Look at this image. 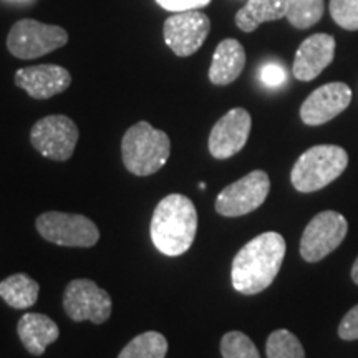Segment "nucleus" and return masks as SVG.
<instances>
[{
  "instance_id": "nucleus-9",
  "label": "nucleus",
  "mask_w": 358,
  "mask_h": 358,
  "mask_svg": "<svg viewBox=\"0 0 358 358\" xmlns=\"http://www.w3.org/2000/svg\"><path fill=\"white\" fill-rule=\"evenodd\" d=\"M348 222L337 211L317 214L303 229L301 239V256L307 262H319L334 252L343 243Z\"/></svg>"
},
{
  "instance_id": "nucleus-3",
  "label": "nucleus",
  "mask_w": 358,
  "mask_h": 358,
  "mask_svg": "<svg viewBox=\"0 0 358 358\" xmlns=\"http://www.w3.org/2000/svg\"><path fill=\"white\" fill-rule=\"evenodd\" d=\"M171 155V141L161 129L148 122L133 124L124 133L122 141V158L124 168L134 176H151L168 163Z\"/></svg>"
},
{
  "instance_id": "nucleus-14",
  "label": "nucleus",
  "mask_w": 358,
  "mask_h": 358,
  "mask_svg": "<svg viewBox=\"0 0 358 358\" xmlns=\"http://www.w3.org/2000/svg\"><path fill=\"white\" fill-rule=\"evenodd\" d=\"M70 83V71L60 65L27 66L15 73L17 87L25 90L35 100H48L58 93H64Z\"/></svg>"
},
{
  "instance_id": "nucleus-19",
  "label": "nucleus",
  "mask_w": 358,
  "mask_h": 358,
  "mask_svg": "<svg viewBox=\"0 0 358 358\" xmlns=\"http://www.w3.org/2000/svg\"><path fill=\"white\" fill-rule=\"evenodd\" d=\"M38 282L27 274H13L0 282V297L12 308H30L38 301Z\"/></svg>"
},
{
  "instance_id": "nucleus-1",
  "label": "nucleus",
  "mask_w": 358,
  "mask_h": 358,
  "mask_svg": "<svg viewBox=\"0 0 358 358\" xmlns=\"http://www.w3.org/2000/svg\"><path fill=\"white\" fill-rule=\"evenodd\" d=\"M285 256V239L279 232H264L249 241L232 261V287L239 294L256 295L279 274Z\"/></svg>"
},
{
  "instance_id": "nucleus-12",
  "label": "nucleus",
  "mask_w": 358,
  "mask_h": 358,
  "mask_svg": "<svg viewBox=\"0 0 358 358\" xmlns=\"http://www.w3.org/2000/svg\"><path fill=\"white\" fill-rule=\"evenodd\" d=\"M252 120L248 110L232 108L217 120L209 134V153L216 159H227L239 153L249 140Z\"/></svg>"
},
{
  "instance_id": "nucleus-21",
  "label": "nucleus",
  "mask_w": 358,
  "mask_h": 358,
  "mask_svg": "<svg viewBox=\"0 0 358 358\" xmlns=\"http://www.w3.org/2000/svg\"><path fill=\"white\" fill-rule=\"evenodd\" d=\"M324 0H289L287 20L295 29H310L324 15Z\"/></svg>"
},
{
  "instance_id": "nucleus-25",
  "label": "nucleus",
  "mask_w": 358,
  "mask_h": 358,
  "mask_svg": "<svg viewBox=\"0 0 358 358\" xmlns=\"http://www.w3.org/2000/svg\"><path fill=\"white\" fill-rule=\"evenodd\" d=\"M287 71L279 64H266L261 69V82L268 88H277L285 83Z\"/></svg>"
},
{
  "instance_id": "nucleus-8",
  "label": "nucleus",
  "mask_w": 358,
  "mask_h": 358,
  "mask_svg": "<svg viewBox=\"0 0 358 358\" xmlns=\"http://www.w3.org/2000/svg\"><path fill=\"white\" fill-rule=\"evenodd\" d=\"M78 128L65 115H50L38 120L30 131V143L40 155L53 161H66L78 143Z\"/></svg>"
},
{
  "instance_id": "nucleus-6",
  "label": "nucleus",
  "mask_w": 358,
  "mask_h": 358,
  "mask_svg": "<svg viewBox=\"0 0 358 358\" xmlns=\"http://www.w3.org/2000/svg\"><path fill=\"white\" fill-rule=\"evenodd\" d=\"M35 226L45 241L64 248H93L100 239L96 224L82 214L43 213Z\"/></svg>"
},
{
  "instance_id": "nucleus-13",
  "label": "nucleus",
  "mask_w": 358,
  "mask_h": 358,
  "mask_svg": "<svg viewBox=\"0 0 358 358\" xmlns=\"http://www.w3.org/2000/svg\"><path fill=\"white\" fill-rule=\"evenodd\" d=\"M352 101V90L342 82L322 85L307 96L301 106V120L308 127H320L342 111Z\"/></svg>"
},
{
  "instance_id": "nucleus-28",
  "label": "nucleus",
  "mask_w": 358,
  "mask_h": 358,
  "mask_svg": "<svg viewBox=\"0 0 358 358\" xmlns=\"http://www.w3.org/2000/svg\"><path fill=\"white\" fill-rule=\"evenodd\" d=\"M352 279L358 285V257H357V261H355V264H353V267H352Z\"/></svg>"
},
{
  "instance_id": "nucleus-11",
  "label": "nucleus",
  "mask_w": 358,
  "mask_h": 358,
  "mask_svg": "<svg viewBox=\"0 0 358 358\" xmlns=\"http://www.w3.org/2000/svg\"><path fill=\"white\" fill-rule=\"evenodd\" d=\"M211 30V20L199 10L174 12L164 20V42L174 55L189 57L203 47Z\"/></svg>"
},
{
  "instance_id": "nucleus-5",
  "label": "nucleus",
  "mask_w": 358,
  "mask_h": 358,
  "mask_svg": "<svg viewBox=\"0 0 358 358\" xmlns=\"http://www.w3.org/2000/svg\"><path fill=\"white\" fill-rule=\"evenodd\" d=\"M69 34L58 25H48L34 19H22L12 25L7 35V48L15 58L34 60L65 47Z\"/></svg>"
},
{
  "instance_id": "nucleus-16",
  "label": "nucleus",
  "mask_w": 358,
  "mask_h": 358,
  "mask_svg": "<svg viewBox=\"0 0 358 358\" xmlns=\"http://www.w3.org/2000/svg\"><path fill=\"white\" fill-rule=\"evenodd\" d=\"M17 332H19L20 342L24 343L27 352L35 357L43 355L47 347L57 342V338L60 337L58 325L50 317L34 312L22 315L19 325H17Z\"/></svg>"
},
{
  "instance_id": "nucleus-10",
  "label": "nucleus",
  "mask_w": 358,
  "mask_h": 358,
  "mask_svg": "<svg viewBox=\"0 0 358 358\" xmlns=\"http://www.w3.org/2000/svg\"><path fill=\"white\" fill-rule=\"evenodd\" d=\"M64 308L71 320H90L100 325L110 319L113 302L110 294L93 280L75 279L65 289Z\"/></svg>"
},
{
  "instance_id": "nucleus-24",
  "label": "nucleus",
  "mask_w": 358,
  "mask_h": 358,
  "mask_svg": "<svg viewBox=\"0 0 358 358\" xmlns=\"http://www.w3.org/2000/svg\"><path fill=\"white\" fill-rule=\"evenodd\" d=\"M330 15L345 30H358V0H330Z\"/></svg>"
},
{
  "instance_id": "nucleus-27",
  "label": "nucleus",
  "mask_w": 358,
  "mask_h": 358,
  "mask_svg": "<svg viewBox=\"0 0 358 358\" xmlns=\"http://www.w3.org/2000/svg\"><path fill=\"white\" fill-rule=\"evenodd\" d=\"M338 335L343 340H358V306L352 307L340 322Z\"/></svg>"
},
{
  "instance_id": "nucleus-7",
  "label": "nucleus",
  "mask_w": 358,
  "mask_h": 358,
  "mask_svg": "<svg viewBox=\"0 0 358 358\" xmlns=\"http://www.w3.org/2000/svg\"><path fill=\"white\" fill-rule=\"evenodd\" d=\"M268 191H271V179L267 173L256 169L219 192L216 211L224 217L245 216L261 208L267 199Z\"/></svg>"
},
{
  "instance_id": "nucleus-2",
  "label": "nucleus",
  "mask_w": 358,
  "mask_h": 358,
  "mask_svg": "<svg viewBox=\"0 0 358 358\" xmlns=\"http://www.w3.org/2000/svg\"><path fill=\"white\" fill-rule=\"evenodd\" d=\"M198 232V211L185 194H169L159 201L151 217L150 234L155 248L168 257L191 249Z\"/></svg>"
},
{
  "instance_id": "nucleus-26",
  "label": "nucleus",
  "mask_w": 358,
  "mask_h": 358,
  "mask_svg": "<svg viewBox=\"0 0 358 358\" xmlns=\"http://www.w3.org/2000/svg\"><path fill=\"white\" fill-rule=\"evenodd\" d=\"M159 7L169 12H187L198 10L211 3V0H156Z\"/></svg>"
},
{
  "instance_id": "nucleus-17",
  "label": "nucleus",
  "mask_w": 358,
  "mask_h": 358,
  "mask_svg": "<svg viewBox=\"0 0 358 358\" xmlns=\"http://www.w3.org/2000/svg\"><path fill=\"white\" fill-rule=\"evenodd\" d=\"M245 66L244 47L234 38H226L214 50L209 80L211 83L224 87L239 78Z\"/></svg>"
},
{
  "instance_id": "nucleus-22",
  "label": "nucleus",
  "mask_w": 358,
  "mask_h": 358,
  "mask_svg": "<svg viewBox=\"0 0 358 358\" xmlns=\"http://www.w3.org/2000/svg\"><path fill=\"white\" fill-rule=\"evenodd\" d=\"M266 352L267 358H306L301 340L284 329L268 335Z\"/></svg>"
},
{
  "instance_id": "nucleus-4",
  "label": "nucleus",
  "mask_w": 358,
  "mask_h": 358,
  "mask_svg": "<svg viewBox=\"0 0 358 358\" xmlns=\"http://www.w3.org/2000/svg\"><path fill=\"white\" fill-rule=\"evenodd\" d=\"M348 155L343 148L335 145H319L308 148L295 161L290 181L299 192L324 189L347 169Z\"/></svg>"
},
{
  "instance_id": "nucleus-23",
  "label": "nucleus",
  "mask_w": 358,
  "mask_h": 358,
  "mask_svg": "<svg viewBox=\"0 0 358 358\" xmlns=\"http://www.w3.org/2000/svg\"><path fill=\"white\" fill-rule=\"evenodd\" d=\"M222 358H261L257 347L243 332H227L221 340Z\"/></svg>"
},
{
  "instance_id": "nucleus-15",
  "label": "nucleus",
  "mask_w": 358,
  "mask_h": 358,
  "mask_svg": "<svg viewBox=\"0 0 358 358\" xmlns=\"http://www.w3.org/2000/svg\"><path fill=\"white\" fill-rule=\"evenodd\" d=\"M335 38L327 34H315L303 40L295 53L292 73L301 82H312L334 62Z\"/></svg>"
},
{
  "instance_id": "nucleus-20",
  "label": "nucleus",
  "mask_w": 358,
  "mask_h": 358,
  "mask_svg": "<svg viewBox=\"0 0 358 358\" xmlns=\"http://www.w3.org/2000/svg\"><path fill=\"white\" fill-rule=\"evenodd\" d=\"M168 353V340L159 332H145L136 335L118 358H164Z\"/></svg>"
},
{
  "instance_id": "nucleus-18",
  "label": "nucleus",
  "mask_w": 358,
  "mask_h": 358,
  "mask_svg": "<svg viewBox=\"0 0 358 358\" xmlns=\"http://www.w3.org/2000/svg\"><path fill=\"white\" fill-rule=\"evenodd\" d=\"M287 7L289 0H248L236 13V25L245 34L254 32L261 24L284 19Z\"/></svg>"
}]
</instances>
